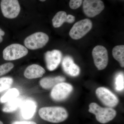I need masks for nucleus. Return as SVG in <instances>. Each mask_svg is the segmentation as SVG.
Segmentation results:
<instances>
[{
  "mask_svg": "<svg viewBox=\"0 0 124 124\" xmlns=\"http://www.w3.org/2000/svg\"><path fill=\"white\" fill-rule=\"evenodd\" d=\"M39 115L42 119L53 123L63 122L68 116L66 110L60 107L42 108L39 110Z\"/></svg>",
  "mask_w": 124,
  "mask_h": 124,
  "instance_id": "nucleus-1",
  "label": "nucleus"
},
{
  "mask_svg": "<svg viewBox=\"0 0 124 124\" xmlns=\"http://www.w3.org/2000/svg\"><path fill=\"white\" fill-rule=\"evenodd\" d=\"M89 111L95 115L96 119L102 124L110 122L116 115L115 110L111 108L101 107L95 103H92L89 106Z\"/></svg>",
  "mask_w": 124,
  "mask_h": 124,
  "instance_id": "nucleus-2",
  "label": "nucleus"
},
{
  "mask_svg": "<svg viewBox=\"0 0 124 124\" xmlns=\"http://www.w3.org/2000/svg\"><path fill=\"white\" fill-rule=\"evenodd\" d=\"M49 37L46 33L39 32L33 33L25 38L24 45L31 50L41 48L48 42Z\"/></svg>",
  "mask_w": 124,
  "mask_h": 124,
  "instance_id": "nucleus-3",
  "label": "nucleus"
},
{
  "mask_svg": "<svg viewBox=\"0 0 124 124\" xmlns=\"http://www.w3.org/2000/svg\"><path fill=\"white\" fill-rule=\"evenodd\" d=\"M28 50L25 46L18 44H12L6 47L3 51V57L5 60H14L26 55Z\"/></svg>",
  "mask_w": 124,
  "mask_h": 124,
  "instance_id": "nucleus-4",
  "label": "nucleus"
},
{
  "mask_svg": "<svg viewBox=\"0 0 124 124\" xmlns=\"http://www.w3.org/2000/svg\"><path fill=\"white\" fill-rule=\"evenodd\" d=\"M92 27L93 23L91 20L89 19H82L73 25L69 32V35L73 39H79L86 35Z\"/></svg>",
  "mask_w": 124,
  "mask_h": 124,
  "instance_id": "nucleus-5",
  "label": "nucleus"
},
{
  "mask_svg": "<svg viewBox=\"0 0 124 124\" xmlns=\"http://www.w3.org/2000/svg\"><path fill=\"white\" fill-rule=\"evenodd\" d=\"M0 7L3 16L9 19L17 17L21 10L18 0H1Z\"/></svg>",
  "mask_w": 124,
  "mask_h": 124,
  "instance_id": "nucleus-6",
  "label": "nucleus"
},
{
  "mask_svg": "<svg viewBox=\"0 0 124 124\" xmlns=\"http://www.w3.org/2000/svg\"><path fill=\"white\" fill-rule=\"evenodd\" d=\"M92 55L95 66L98 70L105 69L108 63V52L106 48L102 46H97L93 49Z\"/></svg>",
  "mask_w": 124,
  "mask_h": 124,
  "instance_id": "nucleus-7",
  "label": "nucleus"
},
{
  "mask_svg": "<svg viewBox=\"0 0 124 124\" xmlns=\"http://www.w3.org/2000/svg\"><path fill=\"white\" fill-rule=\"evenodd\" d=\"M72 86L70 84L61 82L54 86L51 92V98L57 101H63L68 97L73 90Z\"/></svg>",
  "mask_w": 124,
  "mask_h": 124,
  "instance_id": "nucleus-8",
  "label": "nucleus"
},
{
  "mask_svg": "<svg viewBox=\"0 0 124 124\" xmlns=\"http://www.w3.org/2000/svg\"><path fill=\"white\" fill-rule=\"evenodd\" d=\"M83 8L84 13L87 17H93L103 10L104 4L101 0H84Z\"/></svg>",
  "mask_w": 124,
  "mask_h": 124,
  "instance_id": "nucleus-9",
  "label": "nucleus"
},
{
  "mask_svg": "<svg viewBox=\"0 0 124 124\" xmlns=\"http://www.w3.org/2000/svg\"><path fill=\"white\" fill-rule=\"evenodd\" d=\"M96 95L101 101L107 106L114 107L117 106L119 100L117 97L110 90L104 87L98 88L95 91Z\"/></svg>",
  "mask_w": 124,
  "mask_h": 124,
  "instance_id": "nucleus-10",
  "label": "nucleus"
},
{
  "mask_svg": "<svg viewBox=\"0 0 124 124\" xmlns=\"http://www.w3.org/2000/svg\"><path fill=\"white\" fill-rule=\"evenodd\" d=\"M62 53L58 50L48 51L45 54V60L47 69L50 71L55 70L62 60Z\"/></svg>",
  "mask_w": 124,
  "mask_h": 124,
  "instance_id": "nucleus-11",
  "label": "nucleus"
},
{
  "mask_svg": "<svg viewBox=\"0 0 124 124\" xmlns=\"http://www.w3.org/2000/svg\"><path fill=\"white\" fill-rule=\"evenodd\" d=\"M62 66L64 72L69 76L76 77L79 74V67L74 63L73 59L70 56L64 57L62 61Z\"/></svg>",
  "mask_w": 124,
  "mask_h": 124,
  "instance_id": "nucleus-12",
  "label": "nucleus"
},
{
  "mask_svg": "<svg viewBox=\"0 0 124 124\" xmlns=\"http://www.w3.org/2000/svg\"><path fill=\"white\" fill-rule=\"evenodd\" d=\"M75 17L71 15H67L66 13L64 11H59L54 16L52 19V23L54 28L61 27L65 22L72 23L75 22Z\"/></svg>",
  "mask_w": 124,
  "mask_h": 124,
  "instance_id": "nucleus-13",
  "label": "nucleus"
},
{
  "mask_svg": "<svg viewBox=\"0 0 124 124\" xmlns=\"http://www.w3.org/2000/svg\"><path fill=\"white\" fill-rule=\"evenodd\" d=\"M45 72V70L42 67L38 64H33L26 68L24 75L27 79H36L42 77Z\"/></svg>",
  "mask_w": 124,
  "mask_h": 124,
  "instance_id": "nucleus-14",
  "label": "nucleus"
},
{
  "mask_svg": "<svg viewBox=\"0 0 124 124\" xmlns=\"http://www.w3.org/2000/svg\"><path fill=\"white\" fill-rule=\"evenodd\" d=\"M36 109V105L34 102L27 100L21 104V112L24 119H29L34 115Z\"/></svg>",
  "mask_w": 124,
  "mask_h": 124,
  "instance_id": "nucleus-15",
  "label": "nucleus"
},
{
  "mask_svg": "<svg viewBox=\"0 0 124 124\" xmlns=\"http://www.w3.org/2000/svg\"><path fill=\"white\" fill-rule=\"evenodd\" d=\"M65 80V78L61 76L54 77H45L40 80V85L43 88L48 89L53 88L59 83L64 82Z\"/></svg>",
  "mask_w": 124,
  "mask_h": 124,
  "instance_id": "nucleus-16",
  "label": "nucleus"
},
{
  "mask_svg": "<svg viewBox=\"0 0 124 124\" xmlns=\"http://www.w3.org/2000/svg\"><path fill=\"white\" fill-rule=\"evenodd\" d=\"M22 100L16 98L6 102L2 108V111L10 113L17 110L22 104Z\"/></svg>",
  "mask_w": 124,
  "mask_h": 124,
  "instance_id": "nucleus-17",
  "label": "nucleus"
},
{
  "mask_svg": "<svg viewBox=\"0 0 124 124\" xmlns=\"http://www.w3.org/2000/svg\"><path fill=\"white\" fill-rule=\"evenodd\" d=\"M112 55L114 58L119 63L121 66L124 67V46H116L113 48Z\"/></svg>",
  "mask_w": 124,
  "mask_h": 124,
  "instance_id": "nucleus-18",
  "label": "nucleus"
},
{
  "mask_svg": "<svg viewBox=\"0 0 124 124\" xmlns=\"http://www.w3.org/2000/svg\"><path fill=\"white\" fill-rule=\"evenodd\" d=\"M19 92L15 88L9 89L6 93L0 98V102L4 103L17 97Z\"/></svg>",
  "mask_w": 124,
  "mask_h": 124,
  "instance_id": "nucleus-19",
  "label": "nucleus"
},
{
  "mask_svg": "<svg viewBox=\"0 0 124 124\" xmlns=\"http://www.w3.org/2000/svg\"><path fill=\"white\" fill-rule=\"evenodd\" d=\"M13 82V79L11 78L5 77L0 78V93L9 88Z\"/></svg>",
  "mask_w": 124,
  "mask_h": 124,
  "instance_id": "nucleus-20",
  "label": "nucleus"
},
{
  "mask_svg": "<svg viewBox=\"0 0 124 124\" xmlns=\"http://www.w3.org/2000/svg\"><path fill=\"white\" fill-rule=\"evenodd\" d=\"M124 75L122 73H119L116 78V89L117 91H121L124 89Z\"/></svg>",
  "mask_w": 124,
  "mask_h": 124,
  "instance_id": "nucleus-21",
  "label": "nucleus"
},
{
  "mask_svg": "<svg viewBox=\"0 0 124 124\" xmlns=\"http://www.w3.org/2000/svg\"><path fill=\"white\" fill-rule=\"evenodd\" d=\"M14 66V64L11 62L6 63L0 65V77L8 73Z\"/></svg>",
  "mask_w": 124,
  "mask_h": 124,
  "instance_id": "nucleus-22",
  "label": "nucleus"
},
{
  "mask_svg": "<svg viewBox=\"0 0 124 124\" xmlns=\"http://www.w3.org/2000/svg\"><path fill=\"white\" fill-rule=\"evenodd\" d=\"M82 0H70L69 6L72 9L78 8L82 4Z\"/></svg>",
  "mask_w": 124,
  "mask_h": 124,
  "instance_id": "nucleus-23",
  "label": "nucleus"
},
{
  "mask_svg": "<svg viewBox=\"0 0 124 124\" xmlns=\"http://www.w3.org/2000/svg\"><path fill=\"white\" fill-rule=\"evenodd\" d=\"M11 124H37L35 122L31 121H15Z\"/></svg>",
  "mask_w": 124,
  "mask_h": 124,
  "instance_id": "nucleus-24",
  "label": "nucleus"
},
{
  "mask_svg": "<svg viewBox=\"0 0 124 124\" xmlns=\"http://www.w3.org/2000/svg\"><path fill=\"white\" fill-rule=\"evenodd\" d=\"M5 34V32L2 31L0 28V43L2 42V40H3V38H2V36L4 35Z\"/></svg>",
  "mask_w": 124,
  "mask_h": 124,
  "instance_id": "nucleus-25",
  "label": "nucleus"
},
{
  "mask_svg": "<svg viewBox=\"0 0 124 124\" xmlns=\"http://www.w3.org/2000/svg\"><path fill=\"white\" fill-rule=\"evenodd\" d=\"M46 0H40V1H42V2H44V1H45Z\"/></svg>",
  "mask_w": 124,
  "mask_h": 124,
  "instance_id": "nucleus-26",
  "label": "nucleus"
},
{
  "mask_svg": "<svg viewBox=\"0 0 124 124\" xmlns=\"http://www.w3.org/2000/svg\"><path fill=\"white\" fill-rule=\"evenodd\" d=\"M0 124H3V122H2V121H0Z\"/></svg>",
  "mask_w": 124,
  "mask_h": 124,
  "instance_id": "nucleus-27",
  "label": "nucleus"
}]
</instances>
